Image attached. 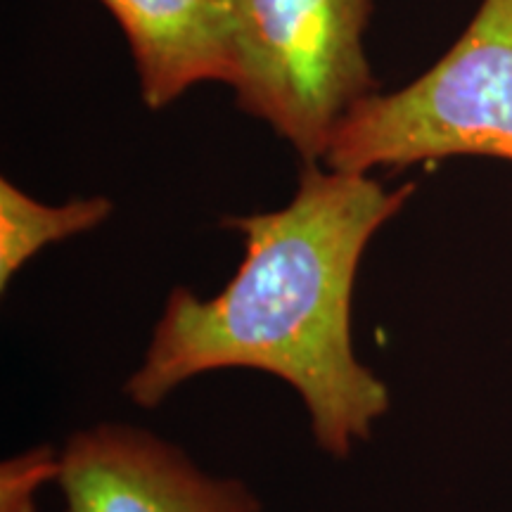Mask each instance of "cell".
<instances>
[{
	"label": "cell",
	"mask_w": 512,
	"mask_h": 512,
	"mask_svg": "<svg viewBox=\"0 0 512 512\" xmlns=\"http://www.w3.org/2000/svg\"><path fill=\"white\" fill-rule=\"evenodd\" d=\"M413 190V183L384 188L368 174L302 164L283 209L223 221L245 238L238 273L211 299L183 285L171 290L124 387L128 399L157 408L195 375L261 370L299 394L320 451L349 458L389 411L387 384L354 351L358 266Z\"/></svg>",
	"instance_id": "obj_1"
},
{
	"label": "cell",
	"mask_w": 512,
	"mask_h": 512,
	"mask_svg": "<svg viewBox=\"0 0 512 512\" xmlns=\"http://www.w3.org/2000/svg\"><path fill=\"white\" fill-rule=\"evenodd\" d=\"M446 157L512 162V0H482L425 74L358 102L320 164L370 176Z\"/></svg>",
	"instance_id": "obj_2"
},
{
	"label": "cell",
	"mask_w": 512,
	"mask_h": 512,
	"mask_svg": "<svg viewBox=\"0 0 512 512\" xmlns=\"http://www.w3.org/2000/svg\"><path fill=\"white\" fill-rule=\"evenodd\" d=\"M373 10L375 0H233L235 102L302 164L323 162L342 119L377 93Z\"/></svg>",
	"instance_id": "obj_3"
},
{
	"label": "cell",
	"mask_w": 512,
	"mask_h": 512,
	"mask_svg": "<svg viewBox=\"0 0 512 512\" xmlns=\"http://www.w3.org/2000/svg\"><path fill=\"white\" fill-rule=\"evenodd\" d=\"M67 512H261L240 479L214 477L143 427L100 422L60 453Z\"/></svg>",
	"instance_id": "obj_4"
},
{
	"label": "cell",
	"mask_w": 512,
	"mask_h": 512,
	"mask_svg": "<svg viewBox=\"0 0 512 512\" xmlns=\"http://www.w3.org/2000/svg\"><path fill=\"white\" fill-rule=\"evenodd\" d=\"M124 31L140 100L164 110L197 83L230 86L233 0H100Z\"/></svg>",
	"instance_id": "obj_5"
},
{
	"label": "cell",
	"mask_w": 512,
	"mask_h": 512,
	"mask_svg": "<svg viewBox=\"0 0 512 512\" xmlns=\"http://www.w3.org/2000/svg\"><path fill=\"white\" fill-rule=\"evenodd\" d=\"M112 211L110 197L46 204L8 178H0V290H8L15 275L41 249L95 230L110 219Z\"/></svg>",
	"instance_id": "obj_6"
},
{
	"label": "cell",
	"mask_w": 512,
	"mask_h": 512,
	"mask_svg": "<svg viewBox=\"0 0 512 512\" xmlns=\"http://www.w3.org/2000/svg\"><path fill=\"white\" fill-rule=\"evenodd\" d=\"M60 475V456L41 446L5 460L0 470V512H36V491Z\"/></svg>",
	"instance_id": "obj_7"
}]
</instances>
